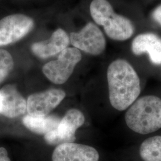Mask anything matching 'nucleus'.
Listing matches in <instances>:
<instances>
[{
    "label": "nucleus",
    "instance_id": "nucleus-1",
    "mask_svg": "<svg viewBox=\"0 0 161 161\" xmlns=\"http://www.w3.org/2000/svg\"><path fill=\"white\" fill-rule=\"evenodd\" d=\"M107 78L111 105L119 111L127 109L141 92L140 80L136 72L127 61L118 59L109 66Z\"/></svg>",
    "mask_w": 161,
    "mask_h": 161
},
{
    "label": "nucleus",
    "instance_id": "nucleus-2",
    "mask_svg": "<svg viewBox=\"0 0 161 161\" xmlns=\"http://www.w3.org/2000/svg\"><path fill=\"white\" fill-rule=\"evenodd\" d=\"M125 120L134 132L147 134L161 128V99L155 96H145L136 100L128 108Z\"/></svg>",
    "mask_w": 161,
    "mask_h": 161
},
{
    "label": "nucleus",
    "instance_id": "nucleus-3",
    "mask_svg": "<svg viewBox=\"0 0 161 161\" xmlns=\"http://www.w3.org/2000/svg\"><path fill=\"white\" fill-rule=\"evenodd\" d=\"M90 9L93 20L103 26L106 34L111 39L124 41L132 36L134 27L131 22L116 14L107 0H93Z\"/></svg>",
    "mask_w": 161,
    "mask_h": 161
},
{
    "label": "nucleus",
    "instance_id": "nucleus-4",
    "mask_svg": "<svg viewBox=\"0 0 161 161\" xmlns=\"http://www.w3.org/2000/svg\"><path fill=\"white\" fill-rule=\"evenodd\" d=\"M81 58L82 55L78 49L68 47L60 53L57 60L46 64L42 68V72L52 82L62 84L69 79Z\"/></svg>",
    "mask_w": 161,
    "mask_h": 161
},
{
    "label": "nucleus",
    "instance_id": "nucleus-5",
    "mask_svg": "<svg viewBox=\"0 0 161 161\" xmlns=\"http://www.w3.org/2000/svg\"><path fill=\"white\" fill-rule=\"evenodd\" d=\"M85 122V117L80 110L70 109L60 119L57 128L44 135L47 143L52 145L72 143L75 140V132Z\"/></svg>",
    "mask_w": 161,
    "mask_h": 161
},
{
    "label": "nucleus",
    "instance_id": "nucleus-6",
    "mask_svg": "<svg viewBox=\"0 0 161 161\" xmlns=\"http://www.w3.org/2000/svg\"><path fill=\"white\" fill-rule=\"evenodd\" d=\"M34 26L31 17L16 14L0 20V46H4L20 40L29 33Z\"/></svg>",
    "mask_w": 161,
    "mask_h": 161
},
{
    "label": "nucleus",
    "instance_id": "nucleus-7",
    "mask_svg": "<svg viewBox=\"0 0 161 161\" xmlns=\"http://www.w3.org/2000/svg\"><path fill=\"white\" fill-rule=\"evenodd\" d=\"M69 39L76 48L94 56L102 53L106 47L102 32L92 23L86 24L78 32H72Z\"/></svg>",
    "mask_w": 161,
    "mask_h": 161
},
{
    "label": "nucleus",
    "instance_id": "nucleus-8",
    "mask_svg": "<svg viewBox=\"0 0 161 161\" xmlns=\"http://www.w3.org/2000/svg\"><path fill=\"white\" fill-rule=\"evenodd\" d=\"M65 96L64 92L60 89L35 93L28 98L26 110L32 116H47L62 102Z\"/></svg>",
    "mask_w": 161,
    "mask_h": 161
},
{
    "label": "nucleus",
    "instance_id": "nucleus-9",
    "mask_svg": "<svg viewBox=\"0 0 161 161\" xmlns=\"http://www.w3.org/2000/svg\"><path fill=\"white\" fill-rule=\"evenodd\" d=\"M97 150L86 144L67 143L58 145L52 155V161H98Z\"/></svg>",
    "mask_w": 161,
    "mask_h": 161
},
{
    "label": "nucleus",
    "instance_id": "nucleus-10",
    "mask_svg": "<svg viewBox=\"0 0 161 161\" xmlns=\"http://www.w3.org/2000/svg\"><path fill=\"white\" fill-rule=\"evenodd\" d=\"M0 114L8 118L23 115L26 110V101L12 85H7L0 90Z\"/></svg>",
    "mask_w": 161,
    "mask_h": 161
},
{
    "label": "nucleus",
    "instance_id": "nucleus-11",
    "mask_svg": "<svg viewBox=\"0 0 161 161\" xmlns=\"http://www.w3.org/2000/svg\"><path fill=\"white\" fill-rule=\"evenodd\" d=\"M69 42L70 39L66 32L59 28L53 33L48 40L33 44L31 50L36 56L46 58L61 53L68 48Z\"/></svg>",
    "mask_w": 161,
    "mask_h": 161
},
{
    "label": "nucleus",
    "instance_id": "nucleus-12",
    "mask_svg": "<svg viewBox=\"0 0 161 161\" xmlns=\"http://www.w3.org/2000/svg\"><path fill=\"white\" fill-rule=\"evenodd\" d=\"M132 51L136 55L147 53L153 64H161V40L155 34L139 35L133 40Z\"/></svg>",
    "mask_w": 161,
    "mask_h": 161
},
{
    "label": "nucleus",
    "instance_id": "nucleus-13",
    "mask_svg": "<svg viewBox=\"0 0 161 161\" xmlns=\"http://www.w3.org/2000/svg\"><path fill=\"white\" fill-rule=\"evenodd\" d=\"M60 121V119L54 115L38 116L28 115L25 116L22 120L24 125L30 131L41 135H46L56 130Z\"/></svg>",
    "mask_w": 161,
    "mask_h": 161
},
{
    "label": "nucleus",
    "instance_id": "nucleus-14",
    "mask_svg": "<svg viewBox=\"0 0 161 161\" xmlns=\"http://www.w3.org/2000/svg\"><path fill=\"white\" fill-rule=\"evenodd\" d=\"M140 155L144 161H161V136L145 140L140 146Z\"/></svg>",
    "mask_w": 161,
    "mask_h": 161
},
{
    "label": "nucleus",
    "instance_id": "nucleus-15",
    "mask_svg": "<svg viewBox=\"0 0 161 161\" xmlns=\"http://www.w3.org/2000/svg\"><path fill=\"white\" fill-rule=\"evenodd\" d=\"M13 67L12 55L5 50L0 49V83L6 79Z\"/></svg>",
    "mask_w": 161,
    "mask_h": 161
},
{
    "label": "nucleus",
    "instance_id": "nucleus-16",
    "mask_svg": "<svg viewBox=\"0 0 161 161\" xmlns=\"http://www.w3.org/2000/svg\"><path fill=\"white\" fill-rule=\"evenodd\" d=\"M152 16L158 23L161 25V6L156 8L155 11L153 12Z\"/></svg>",
    "mask_w": 161,
    "mask_h": 161
},
{
    "label": "nucleus",
    "instance_id": "nucleus-17",
    "mask_svg": "<svg viewBox=\"0 0 161 161\" xmlns=\"http://www.w3.org/2000/svg\"><path fill=\"white\" fill-rule=\"evenodd\" d=\"M0 161H11L8 156L7 151L4 147H0Z\"/></svg>",
    "mask_w": 161,
    "mask_h": 161
},
{
    "label": "nucleus",
    "instance_id": "nucleus-18",
    "mask_svg": "<svg viewBox=\"0 0 161 161\" xmlns=\"http://www.w3.org/2000/svg\"><path fill=\"white\" fill-rule=\"evenodd\" d=\"M0 110H1V100H0Z\"/></svg>",
    "mask_w": 161,
    "mask_h": 161
}]
</instances>
